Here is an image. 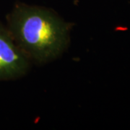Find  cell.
<instances>
[{
    "label": "cell",
    "mask_w": 130,
    "mask_h": 130,
    "mask_svg": "<svg viewBox=\"0 0 130 130\" xmlns=\"http://www.w3.org/2000/svg\"><path fill=\"white\" fill-rule=\"evenodd\" d=\"M7 22L12 37L28 60L39 64L53 60L69 43L70 25L45 8L20 3Z\"/></svg>",
    "instance_id": "obj_1"
},
{
    "label": "cell",
    "mask_w": 130,
    "mask_h": 130,
    "mask_svg": "<svg viewBox=\"0 0 130 130\" xmlns=\"http://www.w3.org/2000/svg\"><path fill=\"white\" fill-rule=\"evenodd\" d=\"M29 60L18 46L7 28L0 23V81L25 74Z\"/></svg>",
    "instance_id": "obj_2"
}]
</instances>
